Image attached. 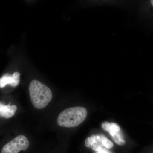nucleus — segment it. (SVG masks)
<instances>
[{"mask_svg":"<svg viewBox=\"0 0 153 153\" xmlns=\"http://www.w3.org/2000/svg\"><path fill=\"white\" fill-rule=\"evenodd\" d=\"M151 4H152V5L153 6V0L151 1Z\"/></svg>","mask_w":153,"mask_h":153,"instance_id":"8","label":"nucleus"},{"mask_svg":"<svg viewBox=\"0 0 153 153\" xmlns=\"http://www.w3.org/2000/svg\"><path fill=\"white\" fill-rule=\"evenodd\" d=\"M30 146V142L25 136L20 135L6 144L2 148L1 153H18L26 151Z\"/></svg>","mask_w":153,"mask_h":153,"instance_id":"4","label":"nucleus"},{"mask_svg":"<svg viewBox=\"0 0 153 153\" xmlns=\"http://www.w3.org/2000/svg\"><path fill=\"white\" fill-rule=\"evenodd\" d=\"M17 109V106L15 105H4L1 102L0 104V116L1 117L9 119L13 117L16 113Z\"/></svg>","mask_w":153,"mask_h":153,"instance_id":"7","label":"nucleus"},{"mask_svg":"<svg viewBox=\"0 0 153 153\" xmlns=\"http://www.w3.org/2000/svg\"><path fill=\"white\" fill-rule=\"evenodd\" d=\"M86 147L90 148L95 152L102 151L103 147L106 149H112L113 143L103 135H93L87 137L85 141Z\"/></svg>","mask_w":153,"mask_h":153,"instance_id":"3","label":"nucleus"},{"mask_svg":"<svg viewBox=\"0 0 153 153\" xmlns=\"http://www.w3.org/2000/svg\"><path fill=\"white\" fill-rule=\"evenodd\" d=\"M151 153H153V151H152V152H151Z\"/></svg>","mask_w":153,"mask_h":153,"instance_id":"9","label":"nucleus"},{"mask_svg":"<svg viewBox=\"0 0 153 153\" xmlns=\"http://www.w3.org/2000/svg\"><path fill=\"white\" fill-rule=\"evenodd\" d=\"M20 74L18 72H14L13 74L6 73L0 78V87H4L7 85L16 87L20 82Z\"/></svg>","mask_w":153,"mask_h":153,"instance_id":"6","label":"nucleus"},{"mask_svg":"<svg viewBox=\"0 0 153 153\" xmlns=\"http://www.w3.org/2000/svg\"><path fill=\"white\" fill-rule=\"evenodd\" d=\"M101 127L105 131L109 133L116 144L120 146L125 144V141L122 137L120 134V126L117 123L105 121L102 123Z\"/></svg>","mask_w":153,"mask_h":153,"instance_id":"5","label":"nucleus"},{"mask_svg":"<svg viewBox=\"0 0 153 153\" xmlns=\"http://www.w3.org/2000/svg\"><path fill=\"white\" fill-rule=\"evenodd\" d=\"M29 90L31 102L37 109L46 107L52 100V94L50 88L38 80L30 82Z\"/></svg>","mask_w":153,"mask_h":153,"instance_id":"1","label":"nucleus"},{"mask_svg":"<svg viewBox=\"0 0 153 153\" xmlns=\"http://www.w3.org/2000/svg\"><path fill=\"white\" fill-rule=\"evenodd\" d=\"M87 114V110L82 107L69 108L59 114L57 123L58 125L63 127H75L83 122Z\"/></svg>","mask_w":153,"mask_h":153,"instance_id":"2","label":"nucleus"}]
</instances>
